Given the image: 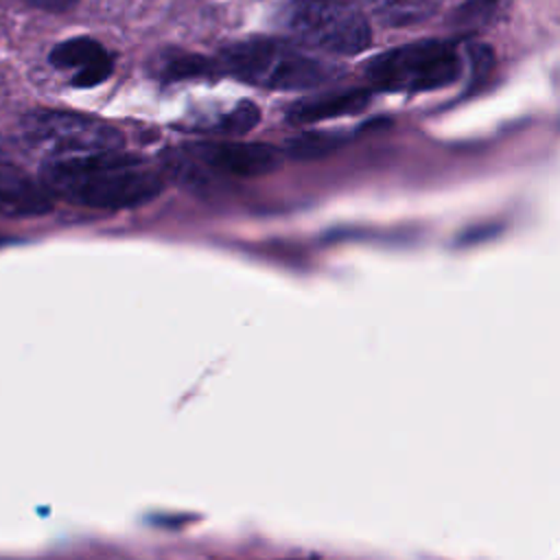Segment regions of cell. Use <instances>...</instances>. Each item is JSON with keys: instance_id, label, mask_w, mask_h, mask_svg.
Returning a JSON list of instances; mask_svg holds the SVG:
<instances>
[{"instance_id": "6da1fadb", "label": "cell", "mask_w": 560, "mask_h": 560, "mask_svg": "<svg viewBox=\"0 0 560 560\" xmlns=\"http://www.w3.org/2000/svg\"><path fill=\"white\" fill-rule=\"evenodd\" d=\"M39 179L52 197L98 210L142 206L164 186L147 160L118 149L52 155L44 162Z\"/></svg>"}, {"instance_id": "7a4b0ae2", "label": "cell", "mask_w": 560, "mask_h": 560, "mask_svg": "<svg viewBox=\"0 0 560 560\" xmlns=\"http://www.w3.org/2000/svg\"><path fill=\"white\" fill-rule=\"evenodd\" d=\"M225 70L269 90H306L330 81L337 70L276 39H247L221 52Z\"/></svg>"}, {"instance_id": "3957f363", "label": "cell", "mask_w": 560, "mask_h": 560, "mask_svg": "<svg viewBox=\"0 0 560 560\" xmlns=\"http://www.w3.org/2000/svg\"><path fill=\"white\" fill-rule=\"evenodd\" d=\"M365 74L378 90L429 92L459 79L462 57L453 42L422 39L376 55Z\"/></svg>"}, {"instance_id": "277c9868", "label": "cell", "mask_w": 560, "mask_h": 560, "mask_svg": "<svg viewBox=\"0 0 560 560\" xmlns=\"http://www.w3.org/2000/svg\"><path fill=\"white\" fill-rule=\"evenodd\" d=\"M282 22L302 44L332 55H357L372 42L363 13L341 0H291Z\"/></svg>"}, {"instance_id": "5b68a950", "label": "cell", "mask_w": 560, "mask_h": 560, "mask_svg": "<svg viewBox=\"0 0 560 560\" xmlns=\"http://www.w3.org/2000/svg\"><path fill=\"white\" fill-rule=\"evenodd\" d=\"M26 138L52 155L120 149L122 136L105 120L72 112H33L24 118Z\"/></svg>"}, {"instance_id": "8992f818", "label": "cell", "mask_w": 560, "mask_h": 560, "mask_svg": "<svg viewBox=\"0 0 560 560\" xmlns=\"http://www.w3.org/2000/svg\"><path fill=\"white\" fill-rule=\"evenodd\" d=\"M192 155L208 168L236 177H258L280 166L273 147L254 142H201L192 147Z\"/></svg>"}, {"instance_id": "52a82bcc", "label": "cell", "mask_w": 560, "mask_h": 560, "mask_svg": "<svg viewBox=\"0 0 560 560\" xmlns=\"http://www.w3.org/2000/svg\"><path fill=\"white\" fill-rule=\"evenodd\" d=\"M50 63L70 72V81L77 88L103 83L114 68L112 55L90 37H74L57 44L50 52Z\"/></svg>"}, {"instance_id": "ba28073f", "label": "cell", "mask_w": 560, "mask_h": 560, "mask_svg": "<svg viewBox=\"0 0 560 560\" xmlns=\"http://www.w3.org/2000/svg\"><path fill=\"white\" fill-rule=\"evenodd\" d=\"M52 210V195L18 168L0 166V217H39Z\"/></svg>"}, {"instance_id": "9c48e42d", "label": "cell", "mask_w": 560, "mask_h": 560, "mask_svg": "<svg viewBox=\"0 0 560 560\" xmlns=\"http://www.w3.org/2000/svg\"><path fill=\"white\" fill-rule=\"evenodd\" d=\"M370 103V92L368 90H346V92H335V94H324L315 98H306L295 103L287 118L291 122H317L335 116H346V114H357Z\"/></svg>"}, {"instance_id": "30bf717a", "label": "cell", "mask_w": 560, "mask_h": 560, "mask_svg": "<svg viewBox=\"0 0 560 560\" xmlns=\"http://www.w3.org/2000/svg\"><path fill=\"white\" fill-rule=\"evenodd\" d=\"M374 13L389 24H411L429 18L435 9L433 0H370Z\"/></svg>"}, {"instance_id": "8fae6325", "label": "cell", "mask_w": 560, "mask_h": 560, "mask_svg": "<svg viewBox=\"0 0 560 560\" xmlns=\"http://www.w3.org/2000/svg\"><path fill=\"white\" fill-rule=\"evenodd\" d=\"M341 142H343V138L337 133L313 131V133L291 138L287 142V155H291L295 160H313V158H322V155L335 151Z\"/></svg>"}, {"instance_id": "7c38bea8", "label": "cell", "mask_w": 560, "mask_h": 560, "mask_svg": "<svg viewBox=\"0 0 560 560\" xmlns=\"http://www.w3.org/2000/svg\"><path fill=\"white\" fill-rule=\"evenodd\" d=\"M256 122H258V107L249 101H243L241 105H236L228 114L217 116L214 120L199 125V129L212 131V133H245Z\"/></svg>"}, {"instance_id": "4fadbf2b", "label": "cell", "mask_w": 560, "mask_h": 560, "mask_svg": "<svg viewBox=\"0 0 560 560\" xmlns=\"http://www.w3.org/2000/svg\"><path fill=\"white\" fill-rule=\"evenodd\" d=\"M164 77L166 79H190V77H210L214 74V63L210 59H203V57H197V55H177V57H171L168 61H164V68H162Z\"/></svg>"}, {"instance_id": "5bb4252c", "label": "cell", "mask_w": 560, "mask_h": 560, "mask_svg": "<svg viewBox=\"0 0 560 560\" xmlns=\"http://www.w3.org/2000/svg\"><path fill=\"white\" fill-rule=\"evenodd\" d=\"M31 4L39 7V9H48V11H63L68 7H72L77 0H28Z\"/></svg>"}]
</instances>
